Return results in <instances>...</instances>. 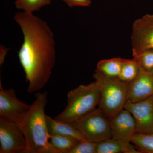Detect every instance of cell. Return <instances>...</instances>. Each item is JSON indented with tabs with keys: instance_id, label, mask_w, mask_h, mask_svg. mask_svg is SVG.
<instances>
[{
	"instance_id": "1",
	"label": "cell",
	"mask_w": 153,
	"mask_h": 153,
	"mask_svg": "<svg viewBox=\"0 0 153 153\" xmlns=\"http://www.w3.org/2000/svg\"><path fill=\"white\" fill-rule=\"evenodd\" d=\"M14 19L24 36L18 57L29 83L28 93H33L47 84L55 66L54 34L47 22L33 13H17Z\"/></svg>"
},
{
	"instance_id": "2",
	"label": "cell",
	"mask_w": 153,
	"mask_h": 153,
	"mask_svg": "<svg viewBox=\"0 0 153 153\" xmlns=\"http://www.w3.org/2000/svg\"><path fill=\"white\" fill-rule=\"evenodd\" d=\"M47 95L46 91L35 94V101L19 125L27 143L23 153H60L49 142L45 113Z\"/></svg>"
},
{
	"instance_id": "3",
	"label": "cell",
	"mask_w": 153,
	"mask_h": 153,
	"mask_svg": "<svg viewBox=\"0 0 153 153\" xmlns=\"http://www.w3.org/2000/svg\"><path fill=\"white\" fill-rule=\"evenodd\" d=\"M100 97L96 81L87 85H79L68 91L66 108L55 118L68 123L74 122L97 108Z\"/></svg>"
},
{
	"instance_id": "4",
	"label": "cell",
	"mask_w": 153,
	"mask_h": 153,
	"mask_svg": "<svg viewBox=\"0 0 153 153\" xmlns=\"http://www.w3.org/2000/svg\"><path fill=\"white\" fill-rule=\"evenodd\" d=\"M93 76L100 93L98 107L107 117L111 118L123 109L127 100L129 83L118 77L105 76L96 70Z\"/></svg>"
},
{
	"instance_id": "5",
	"label": "cell",
	"mask_w": 153,
	"mask_h": 153,
	"mask_svg": "<svg viewBox=\"0 0 153 153\" xmlns=\"http://www.w3.org/2000/svg\"><path fill=\"white\" fill-rule=\"evenodd\" d=\"M70 123L88 141L97 143L111 137L109 119L100 108Z\"/></svg>"
},
{
	"instance_id": "6",
	"label": "cell",
	"mask_w": 153,
	"mask_h": 153,
	"mask_svg": "<svg viewBox=\"0 0 153 153\" xmlns=\"http://www.w3.org/2000/svg\"><path fill=\"white\" fill-rule=\"evenodd\" d=\"M109 120L111 137L123 145L126 153H140L135 146L131 144L132 138L136 133V125L130 111L123 108Z\"/></svg>"
},
{
	"instance_id": "7",
	"label": "cell",
	"mask_w": 153,
	"mask_h": 153,
	"mask_svg": "<svg viewBox=\"0 0 153 153\" xmlns=\"http://www.w3.org/2000/svg\"><path fill=\"white\" fill-rule=\"evenodd\" d=\"M26 139L19 125L0 117V153H23Z\"/></svg>"
},
{
	"instance_id": "8",
	"label": "cell",
	"mask_w": 153,
	"mask_h": 153,
	"mask_svg": "<svg viewBox=\"0 0 153 153\" xmlns=\"http://www.w3.org/2000/svg\"><path fill=\"white\" fill-rule=\"evenodd\" d=\"M124 108L132 115L136 125V133L153 134V95L137 102L127 100Z\"/></svg>"
},
{
	"instance_id": "9",
	"label": "cell",
	"mask_w": 153,
	"mask_h": 153,
	"mask_svg": "<svg viewBox=\"0 0 153 153\" xmlns=\"http://www.w3.org/2000/svg\"><path fill=\"white\" fill-rule=\"evenodd\" d=\"M30 107L19 100L15 90L4 89L0 83V117L20 125Z\"/></svg>"
},
{
	"instance_id": "10",
	"label": "cell",
	"mask_w": 153,
	"mask_h": 153,
	"mask_svg": "<svg viewBox=\"0 0 153 153\" xmlns=\"http://www.w3.org/2000/svg\"><path fill=\"white\" fill-rule=\"evenodd\" d=\"M131 41L133 54L153 50V15L147 14L134 22Z\"/></svg>"
},
{
	"instance_id": "11",
	"label": "cell",
	"mask_w": 153,
	"mask_h": 153,
	"mask_svg": "<svg viewBox=\"0 0 153 153\" xmlns=\"http://www.w3.org/2000/svg\"><path fill=\"white\" fill-rule=\"evenodd\" d=\"M153 95V73L140 68L135 79L129 83L127 100L137 102Z\"/></svg>"
},
{
	"instance_id": "12",
	"label": "cell",
	"mask_w": 153,
	"mask_h": 153,
	"mask_svg": "<svg viewBox=\"0 0 153 153\" xmlns=\"http://www.w3.org/2000/svg\"><path fill=\"white\" fill-rule=\"evenodd\" d=\"M46 118L49 135L67 136L74 137L80 141L86 140L80 132L71 123L52 118L47 115Z\"/></svg>"
},
{
	"instance_id": "13",
	"label": "cell",
	"mask_w": 153,
	"mask_h": 153,
	"mask_svg": "<svg viewBox=\"0 0 153 153\" xmlns=\"http://www.w3.org/2000/svg\"><path fill=\"white\" fill-rule=\"evenodd\" d=\"M123 58L117 57L99 61L96 70L105 76L118 77L120 73Z\"/></svg>"
},
{
	"instance_id": "14",
	"label": "cell",
	"mask_w": 153,
	"mask_h": 153,
	"mask_svg": "<svg viewBox=\"0 0 153 153\" xmlns=\"http://www.w3.org/2000/svg\"><path fill=\"white\" fill-rule=\"evenodd\" d=\"M79 140L67 136L50 135L49 142L60 153H68L79 142Z\"/></svg>"
},
{
	"instance_id": "15",
	"label": "cell",
	"mask_w": 153,
	"mask_h": 153,
	"mask_svg": "<svg viewBox=\"0 0 153 153\" xmlns=\"http://www.w3.org/2000/svg\"><path fill=\"white\" fill-rule=\"evenodd\" d=\"M139 71V66L135 60L124 59L118 77L122 81L130 83L135 79Z\"/></svg>"
},
{
	"instance_id": "16",
	"label": "cell",
	"mask_w": 153,
	"mask_h": 153,
	"mask_svg": "<svg viewBox=\"0 0 153 153\" xmlns=\"http://www.w3.org/2000/svg\"><path fill=\"white\" fill-rule=\"evenodd\" d=\"M131 143L140 153H153V134H135Z\"/></svg>"
},
{
	"instance_id": "17",
	"label": "cell",
	"mask_w": 153,
	"mask_h": 153,
	"mask_svg": "<svg viewBox=\"0 0 153 153\" xmlns=\"http://www.w3.org/2000/svg\"><path fill=\"white\" fill-rule=\"evenodd\" d=\"M126 153L123 145L112 137L97 143L96 153Z\"/></svg>"
},
{
	"instance_id": "18",
	"label": "cell",
	"mask_w": 153,
	"mask_h": 153,
	"mask_svg": "<svg viewBox=\"0 0 153 153\" xmlns=\"http://www.w3.org/2000/svg\"><path fill=\"white\" fill-rule=\"evenodd\" d=\"M50 3L51 0H16L15 6L17 9L24 12L33 13Z\"/></svg>"
},
{
	"instance_id": "19",
	"label": "cell",
	"mask_w": 153,
	"mask_h": 153,
	"mask_svg": "<svg viewBox=\"0 0 153 153\" xmlns=\"http://www.w3.org/2000/svg\"><path fill=\"white\" fill-rule=\"evenodd\" d=\"M140 68L146 71L153 69V50H147L137 54H133Z\"/></svg>"
},
{
	"instance_id": "20",
	"label": "cell",
	"mask_w": 153,
	"mask_h": 153,
	"mask_svg": "<svg viewBox=\"0 0 153 153\" xmlns=\"http://www.w3.org/2000/svg\"><path fill=\"white\" fill-rule=\"evenodd\" d=\"M96 144L87 140L80 141L68 153H96Z\"/></svg>"
},
{
	"instance_id": "21",
	"label": "cell",
	"mask_w": 153,
	"mask_h": 153,
	"mask_svg": "<svg viewBox=\"0 0 153 153\" xmlns=\"http://www.w3.org/2000/svg\"><path fill=\"white\" fill-rule=\"evenodd\" d=\"M69 7H88L91 4V0H63Z\"/></svg>"
},
{
	"instance_id": "22",
	"label": "cell",
	"mask_w": 153,
	"mask_h": 153,
	"mask_svg": "<svg viewBox=\"0 0 153 153\" xmlns=\"http://www.w3.org/2000/svg\"><path fill=\"white\" fill-rule=\"evenodd\" d=\"M8 49L5 48L3 46H1V50H0V65H2L4 61L6 54L7 52Z\"/></svg>"
},
{
	"instance_id": "23",
	"label": "cell",
	"mask_w": 153,
	"mask_h": 153,
	"mask_svg": "<svg viewBox=\"0 0 153 153\" xmlns=\"http://www.w3.org/2000/svg\"><path fill=\"white\" fill-rule=\"evenodd\" d=\"M150 71H152V73H153V69H152V70H151Z\"/></svg>"
}]
</instances>
